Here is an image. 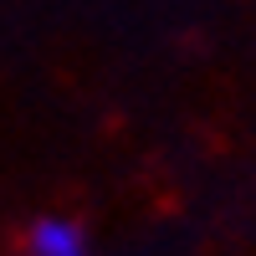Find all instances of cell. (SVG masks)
<instances>
[{
  "mask_svg": "<svg viewBox=\"0 0 256 256\" xmlns=\"http://www.w3.org/2000/svg\"><path fill=\"white\" fill-rule=\"evenodd\" d=\"M26 251L31 256H88V236L67 216H41L26 230Z\"/></svg>",
  "mask_w": 256,
  "mask_h": 256,
  "instance_id": "cell-1",
  "label": "cell"
}]
</instances>
